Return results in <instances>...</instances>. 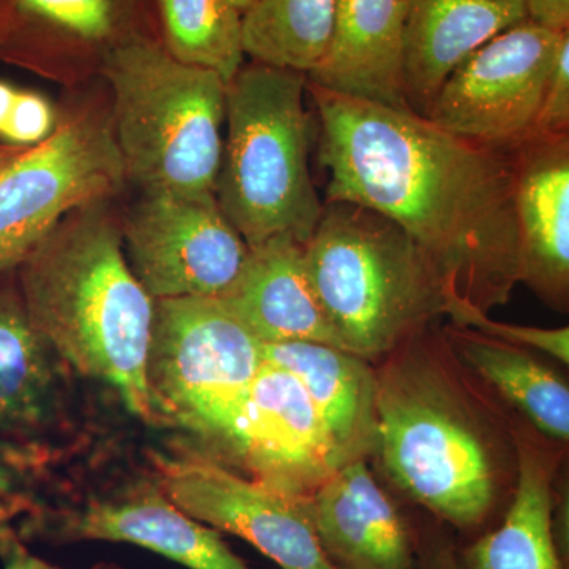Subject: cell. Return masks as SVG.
<instances>
[{
	"instance_id": "4dcf8cb0",
	"label": "cell",
	"mask_w": 569,
	"mask_h": 569,
	"mask_svg": "<svg viewBox=\"0 0 569 569\" xmlns=\"http://www.w3.org/2000/svg\"><path fill=\"white\" fill-rule=\"evenodd\" d=\"M417 538L419 569H466L459 559V550L441 530L440 523H426L417 531Z\"/></svg>"
},
{
	"instance_id": "7402d4cb",
	"label": "cell",
	"mask_w": 569,
	"mask_h": 569,
	"mask_svg": "<svg viewBox=\"0 0 569 569\" xmlns=\"http://www.w3.org/2000/svg\"><path fill=\"white\" fill-rule=\"evenodd\" d=\"M462 365L527 425L569 448V378L545 355L477 329L445 331Z\"/></svg>"
},
{
	"instance_id": "d6a6232c",
	"label": "cell",
	"mask_w": 569,
	"mask_h": 569,
	"mask_svg": "<svg viewBox=\"0 0 569 569\" xmlns=\"http://www.w3.org/2000/svg\"><path fill=\"white\" fill-rule=\"evenodd\" d=\"M531 21L553 31L569 28V0H527Z\"/></svg>"
},
{
	"instance_id": "6da1fadb",
	"label": "cell",
	"mask_w": 569,
	"mask_h": 569,
	"mask_svg": "<svg viewBox=\"0 0 569 569\" xmlns=\"http://www.w3.org/2000/svg\"><path fill=\"white\" fill-rule=\"evenodd\" d=\"M320 123L326 203L383 213L436 263L463 313L490 316L520 283L512 152L479 144L410 108L307 82Z\"/></svg>"
},
{
	"instance_id": "d590c367",
	"label": "cell",
	"mask_w": 569,
	"mask_h": 569,
	"mask_svg": "<svg viewBox=\"0 0 569 569\" xmlns=\"http://www.w3.org/2000/svg\"><path fill=\"white\" fill-rule=\"evenodd\" d=\"M231 2L234 3L236 9H238L239 11H241L242 14H244L246 11L253 6L254 0H231Z\"/></svg>"
},
{
	"instance_id": "5bb4252c",
	"label": "cell",
	"mask_w": 569,
	"mask_h": 569,
	"mask_svg": "<svg viewBox=\"0 0 569 569\" xmlns=\"http://www.w3.org/2000/svg\"><path fill=\"white\" fill-rule=\"evenodd\" d=\"M70 370L33 326L14 271L0 276V441L51 448L69 422Z\"/></svg>"
},
{
	"instance_id": "f1b7e54d",
	"label": "cell",
	"mask_w": 569,
	"mask_h": 569,
	"mask_svg": "<svg viewBox=\"0 0 569 569\" xmlns=\"http://www.w3.org/2000/svg\"><path fill=\"white\" fill-rule=\"evenodd\" d=\"M535 134L569 137V28L560 31L552 81Z\"/></svg>"
},
{
	"instance_id": "3957f363",
	"label": "cell",
	"mask_w": 569,
	"mask_h": 569,
	"mask_svg": "<svg viewBox=\"0 0 569 569\" xmlns=\"http://www.w3.org/2000/svg\"><path fill=\"white\" fill-rule=\"evenodd\" d=\"M104 201L67 216L14 271L33 326L71 370L114 389L134 417L162 426L148 387L156 299L123 253Z\"/></svg>"
},
{
	"instance_id": "484cf974",
	"label": "cell",
	"mask_w": 569,
	"mask_h": 569,
	"mask_svg": "<svg viewBox=\"0 0 569 569\" xmlns=\"http://www.w3.org/2000/svg\"><path fill=\"white\" fill-rule=\"evenodd\" d=\"M51 458V448L0 441V520L20 518L29 505L39 500L37 482Z\"/></svg>"
},
{
	"instance_id": "8992f818",
	"label": "cell",
	"mask_w": 569,
	"mask_h": 569,
	"mask_svg": "<svg viewBox=\"0 0 569 569\" xmlns=\"http://www.w3.org/2000/svg\"><path fill=\"white\" fill-rule=\"evenodd\" d=\"M307 74L242 66L227 84V140L216 198L250 249L277 236L306 244L325 204L310 176Z\"/></svg>"
},
{
	"instance_id": "603a6c76",
	"label": "cell",
	"mask_w": 569,
	"mask_h": 569,
	"mask_svg": "<svg viewBox=\"0 0 569 569\" xmlns=\"http://www.w3.org/2000/svg\"><path fill=\"white\" fill-rule=\"evenodd\" d=\"M336 0H254L242 14L246 56L309 77L335 31Z\"/></svg>"
},
{
	"instance_id": "277c9868",
	"label": "cell",
	"mask_w": 569,
	"mask_h": 569,
	"mask_svg": "<svg viewBox=\"0 0 569 569\" xmlns=\"http://www.w3.org/2000/svg\"><path fill=\"white\" fill-rule=\"evenodd\" d=\"M305 260L340 347L373 365L458 310L418 242L361 204L326 203Z\"/></svg>"
},
{
	"instance_id": "4fadbf2b",
	"label": "cell",
	"mask_w": 569,
	"mask_h": 569,
	"mask_svg": "<svg viewBox=\"0 0 569 569\" xmlns=\"http://www.w3.org/2000/svg\"><path fill=\"white\" fill-rule=\"evenodd\" d=\"M234 462L246 477L298 498L312 497L339 470L312 399L283 367L264 361L254 378Z\"/></svg>"
},
{
	"instance_id": "d6986e66",
	"label": "cell",
	"mask_w": 569,
	"mask_h": 569,
	"mask_svg": "<svg viewBox=\"0 0 569 569\" xmlns=\"http://www.w3.org/2000/svg\"><path fill=\"white\" fill-rule=\"evenodd\" d=\"M264 359L293 373L312 399L339 467L377 449V367L361 356L317 342L264 346Z\"/></svg>"
},
{
	"instance_id": "30bf717a",
	"label": "cell",
	"mask_w": 569,
	"mask_h": 569,
	"mask_svg": "<svg viewBox=\"0 0 569 569\" xmlns=\"http://www.w3.org/2000/svg\"><path fill=\"white\" fill-rule=\"evenodd\" d=\"M122 236L134 276L156 301L222 298L250 253L216 193L142 192Z\"/></svg>"
},
{
	"instance_id": "9c48e42d",
	"label": "cell",
	"mask_w": 569,
	"mask_h": 569,
	"mask_svg": "<svg viewBox=\"0 0 569 569\" xmlns=\"http://www.w3.org/2000/svg\"><path fill=\"white\" fill-rule=\"evenodd\" d=\"M560 31L527 20L493 37L452 71L427 111L449 132L512 152L537 132Z\"/></svg>"
},
{
	"instance_id": "e0dca14e",
	"label": "cell",
	"mask_w": 569,
	"mask_h": 569,
	"mask_svg": "<svg viewBox=\"0 0 569 569\" xmlns=\"http://www.w3.org/2000/svg\"><path fill=\"white\" fill-rule=\"evenodd\" d=\"M527 20V0H411L402 56L408 108L426 116L460 63Z\"/></svg>"
},
{
	"instance_id": "e575fe53",
	"label": "cell",
	"mask_w": 569,
	"mask_h": 569,
	"mask_svg": "<svg viewBox=\"0 0 569 569\" xmlns=\"http://www.w3.org/2000/svg\"><path fill=\"white\" fill-rule=\"evenodd\" d=\"M22 149L28 148H14V146L10 144H0V164L9 162V160L17 157L18 153L22 151Z\"/></svg>"
},
{
	"instance_id": "ac0fdd59",
	"label": "cell",
	"mask_w": 569,
	"mask_h": 569,
	"mask_svg": "<svg viewBox=\"0 0 569 569\" xmlns=\"http://www.w3.org/2000/svg\"><path fill=\"white\" fill-rule=\"evenodd\" d=\"M219 301L263 346L317 342L342 348L310 282L305 244L291 236L250 249L244 269Z\"/></svg>"
},
{
	"instance_id": "7c38bea8",
	"label": "cell",
	"mask_w": 569,
	"mask_h": 569,
	"mask_svg": "<svg viewBox=\"0 0 569 569\" xmlns=\"http://www.w3.org/2000/svg\"><path fill=\"white\" fill-rule=\"evenodd\" d=\"M160 485L190 518L234 535L282 569H339L326 557L309 498L268 488L211 459H160Z\"/></svg>"
},
{
	"instance_id": "8d00e7d4",
	"label": "cell",
	"mask_w": 569,
	"mask_h": 569,
	"mask_svg": "<svg viewBox=\"0 0 569 569\" xmlns=\"http://www.w3.org/2000/svg\"><path fill=\"white\" fill-rule=\"evenodd\" d=\"M93 569H122V568L118 567V565L100 563V565H97V567Z\"/></svg>"
},
{
	"instance_id": "8fae6325",
	"label": "cell",
	"mask_w": 569,
	"mask_h": 569,
	"mask_svg": "<svg viewBox=\"0 0 569 569\" xmlns=\"http://www.w3.org/2000/svg\"><path fill=\"white\" fill-rule=\"evenodd\" d=\"M20 518L17 530L24 541L127 542L187 569H252L228 548L220 531L183 512L160 481L133 482L74 503L37 500Z\"/></svg>"
},
{
	"instance_id": "836d02e7",
	"label": "cell",
	"mask_w": 569,
	"mask_h": 569,
	"mask_svg": "<svg viewBox=\"0 0 569 569\" xmlns=\"http://www.w3.org/2000/svg\"><path fill=\"white\" fill-rule=\"evenodd\" d=\"M20 89L11 86L10 82L0 81V134L9 122L10 112L13 110L14 100H17Z\"/></svg>"
},
{
	"instance_id": "4316f807",
	"label": "cell",
	"mask_w": 569,
	"mask_h": 569,
	"mask_svg": "<svg viewBox=\"0 0 569 569\" xmlns=\"http://www.w3.org/2000/svg\"><path fill=\"white\" fill-rule=\"evenodd\" d=\"M459 328L477 329L485 335L500 337L508 342L529 347L546 358L559 362L569 372V325L560 328H539V326L503 323L489 316L470 312L463 316Z\"/></svg>"
},
{
	"instance_id": "83f0119b",
	"label": "cell",
	"mask_w": 569,
	"mask_h": 569,
	"mask_svg": "<svg viewBox=\"0 0 569 569\" xmlns=\"http://www.w3.org/2000/svg\"><path fill=\"white\" fill-rule=\"evenodd\" d=\"M59 118L50 100L32 91H18L2 138L14 148H33L54 133Z\"/></svg>"
},
{
	"instance_id": "ba28073f",
	"label": "cell",
	"mask_w": 569,
	"mask_h": 569,
	"mask_svg": "<svg viewBox=\"0 0 569 569\" xmlns=\"http://www.w3.org/2000/svg\"><path fill=\"white\" fill-rule=\"evenodd\" d=\"M127 179L111 114L70 111L54 133L0 164V276L17 271L59 223L107 201Z\"/></svg>"
},
{
	"instance_id": "f546056e",
	"label": "cell",
	"mask_w": 569,
	"mask_h": 569,
	"mask_svg": "<svg viewBox=\"0 0 569 569\" xmlns=\"http://www.w3.org/2000/svg\"><path fill=\"white\" fill-rule=\"evenodd\" d=\"M550 530L560 569H569V448H563L553 481Z\"/></svg>"
},
{
	"instance_id": "74e56055",
	"label": "cell",
	"mask_w": 569,
	"mask_h": 569,
	"mask_svg": "<svg viewBox=\"0 0 569 569\" xmlns=\"http://www.w3.org/2000/svg\"><path fill=\"white\" fill-rule=\"evenodd\" d=\"M3 13H6V0H0V28H2Z\"/></svg>"
},
{
	"instance_id": "ffe728a7",
	"label": "cell",
	"mask_w": 569,
	"mask_h": 569,
	"mask_svg": "<svg viewBox=\"0 0 569 569\" xmlns=\"http://www.w3.org/2000/svg\"><path fill=\"white\" fill-rule=\"evenodd\" d=\"M411 0H336L335 31L309 81L329 91L408 108L403 40Z\"/></svg>"
},
{
	"instance_id": "d4e9b609",
	"label": "cell",
	"mask_w": 569,
	"mask_h": 569,
	"mask_svg": "<svg viewBox=\"0 0 569 569\" xmlns=\"http://www.w3.org/2000/svg\"><path fill=\"white\" fill-rule=\"evenodd\" d=\"M162 44L179 61L230 82L244 66L242 13L231 0H152Z\"/></svg>"
},
{
	"instance_id": "52a82bcc",
	"label": "cell",
	"mask_w": 569,
	"mask_h": 569,
	"mask_svg": "<svg viewBox=\"0 0 569 569\" xmlns=\"http://www.w3.org/2000/svg\"><path fill=\"white\" fill-rule=\"evenodd\" d=\"M264 346L213 298L157 299L148 387L162 425L213 441L234 460Z\"/></svg>"
},
{
	"instance_id": "5b68a950",
	"label": "cell",
	"mask_w": 569,
	"mask_h": 569,
	"mask_svg": "<svg viewBox=\"0 0 569 569\" xmlns=\"http://www.w3.org/2000/svg\"><path fill=\"white\" fill-rule=\"evenodd\" d=\"M127 178L142 192L216 193L227 81L134 32L102 59Z\"/></svg>"
},
{
	"instance_id": "44dd1931",
	"label": "cell",
	"mask_w": 569,
	"mask_h": 569,
	"mask_svg": "<svg viewBox=\"0 0 569 569\" xmlns=\"http://www.w3.org/2000/svg\"><path fill=\"white\" fill-rule=\"evenodd\" d=\"M518 485L496 526L459 550L466 569H560L550 516L563 447L516 415Z\"/></svg>"
},
{
	"instance_id": "2e32d148",
	"label": "cell",
	"mask_w": 569,
	"mask_h": 569,
	"mask_svg": "<svg viewBox=\"0 0 569 569\" xmlns=\"http://www.w3.org/2000/svg\"><path fill=\"white\" fill-rule=\"evenodd\" d=\"M512 156L520 283L569 316V137L533 134Z\"/></svg>"
},
{
	"instance_id": "9a60e30c",
	"label": "cell",
	"mask_w": 569,
	"mask_h": 569,
	"mask_svg": "<svg viewBox=\"0 0 569 569\" xmlns=\"http://www.w3.org/2000/svg\"><path fill=\"white\" fill-rule=\"evenodd\" d=\"M326 557L339 569H419L418 538L402 509L370 470L355 460L309 498Z\"/></svg>"
},
{
	"instance_id": "cb8c5ba5",
	"label": "cell",
	"mask_w": 569,
	"mask_h": 569,
	"mask_svg": "<svg viewBox=\"0 0 569 569\" xmlns=\"http://www.w3.org/2000/svg\"><path fill=\"white\" fill-rule=\"evenodd\" d=\"M126 0H6L0 47L9 43H59L102 48L104 54L126 31Z\"/></svg>"
},
{
	"instance_id": "7a4b0ae2",
	"label": "cell",
	"mask_w": 569,
	"mask_h": 569,
	"mask_svg": "<svg viewBox=\"0 0 569 569\" xmlns=\"http://www.w3.org/2000/svg\"><path fill=\"white\" fill-rule=\"evenodd\" d=\"M430 329L377 367L373 458L438 523L481 535L518 485L516 415L462 365L447 335Z\"/></svg>"
},
{
	"instance_id": "1f68e13d",
	"label": "cell",
	"mask_w": 569,
	"mask_h": 569,
	"mask_svg": "<svg viewBox=\"0 0 569 569\" xmlns=\"http://www.w3.org/2000/svg\"><path fill=\"white\" fill-rule=\"evenodd\" d=\"M0 561L3 569H62L41 560L7 520H0Z\"/></svg>"
}]
</instances>
